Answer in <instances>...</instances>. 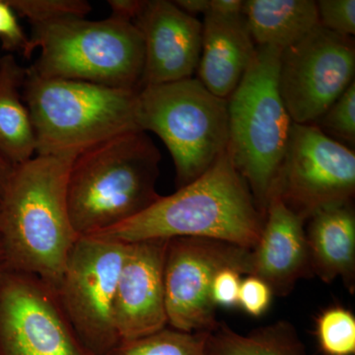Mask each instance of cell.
<instances>
[{
	"label": "cell",
	"mask_w": 355,
	"mask_h": 355,
	"mask_svg": "<svg viewBox=\"0 0 355 355\" xmlns=\"http://www.w3.org/2000/svg\"><path fill=\"white\" fill-rule=\"evenodd\" d=\"M169 240L127 244L114 302L120 342L153 335L168 327L164 265Z\"/></svg>",
	"instance_id": "13"
},
{
	"label": "cell",
	"mask_w": 355,
	"mask_h": 355,
	"mask_svg": "<svg viewBox=\"0 0 355 355\" xmlns=\"http://www.w3.org/2000/svg\"><path fill=\"white\" fill-rule=\"evenodd\" d=\"M316 336L324 355H354V313L342 306L327 308L317 318Z\"/></svg>",
	"instance_id": "22"
},
{
	"label": "cell",
	"mask_w": 355,
	"mask_h": 355,
	"mask_svg": "<svg viewBox=\"0 0 355 355\" xmlns=\"http://www.w3.org/2000/svg\"><path fill=\"white\" fill-rule=\"evenodd\" d=\"M26 74L13 53L0 58V153L14 166L36 155V135L23 98Z\"/></svg>",
	"instance_id": "19"
},
{
	"label": "cell",
	"mask_w": 355,
	"mask_h": 355,
	"mask_svg": "<svg viewBox=\"0 0 355 355\" xmlns=\"http://www.w3.org/2000/svg\"><path fill=\"white\" fill-rule=\"evenodd\" d=\"M207 347L209 355H306L297 329L286 320L254 329L247 335L219 323L209 333Z\"/></svg>",
	"instance_id": "20"
},
{
	"label": "cell",
	"mask_w": 355,
	"mask_h": 355,
	"mask_svg": "<svg viewBox=\"0 0 355 355\" xmlns=\"http://www.w3.org/2000/svg\"><path fill=\"white\" fill-rule=\"evenodd\" d=\"M280 53L275 46H257L249 69L227 100L228 151L263 216L293 123L279 94Z\"/></svg>",
	"instance_id": "6"
},
{
	"label": "cell",
	"mask_w": 355,
	"mask_h": 355,
	"mask_svg": "<svg viewBox=\"0 0 355 355\" xmlns=\"http://www.w3.org/2000/svg\"><path fill=\"white\" fill-rule=\"evenodd\" d=\"M137 120L171 154L178 189L198 179L228 147L227 100L193 77L140 89Z\"/></svg>",
	"instance_id": "7"
},
{
	"label": "cell",
	"mask_w": 355,
	"mask_h": 355,
	"mask_svg": "<svg viewBox=\"0 0 355 355\" xmlns=\"http://www.w3.org/2000/svg\"><path fill=\"white\" fill-rule=\"evenodd\" d=\"M139 91L43 78L27 69L23 98L36 135V154L76 157L121 133L141 130Z\"/></svg>",
	"instance_id": "4"
},
{
	"label": "cell",
	"mask_w": 355,
	"mask_h": 355,
	"mask_svg": "<svg viewBox=\"0 0 355 355\" xmlns=\"http://www.w3.org/2000/svg\"><path fill=\"white\" fill-rule=\"evenodd\" d=\"M331 139L354 148L355 146V83L314 123Z\"/></svg>",
	"instance_id": "24"
},
{
	"label": "cell",
	"mask_w": 355,
	"mask_h": 355,
	"mask_svg": "<svg viewBox=\"0 0 355 355\" xmlns=\"http://www.w3.org/2000/svg\"><path fill=\"white\" fill-rule=\"evenodd\" d=\"M273 296V292L266 282L256 275H248L242 279L240 286L238 307L250 316L259 318L270 309Z\"/></svg>",
	"instance_id": "26"
},
{
	"label": "cell",
	"mask_w": 355,
	"mask_h": 355,
	"mask_svg": "<svg viewBox=\"0 0 355 355\" xmlns=\"http://www.w3.org/2000/svg\"><path fill=\"white\" fill-rule=\"evenodd\" d=\"M125 249V243L79 237L55 288L65 317L92 355H107L121 343L114 302Z\"/></svg>",
	"instance_id": "8"
},
{
	"label": "cell",
	"mask_w": 355,
	"mask_h": 355,
	"mask_svg": "<svg viewBox=\"0 0 355 355\" xmlns=\"http://www.w3.org/2000/svg\"><path fill=\"white\" fill-rule=\"evenodd\" d=\"M160 151L144 130L121 133L78 154L67 183L76 234H97L153 205L160 197Z\"/></svg>",
	"instance_id": "3"
},
{
	"label": "cell",
	"mask_w": 355,
	"mask_h": 355,
	"mask_svg": "<svg viewBox=\"0 0 355 355\" xmlns=\"http://www.w3.org/2000/svg\"><path fill=\"white\" fill-rule=\"evenodd\" d=\"M265 216L227 149L202 175L139 216L92 237L130 244L179 237L220 240L253 250ZM87 237V236H86Z\"/></svg>",
	"instance_id": "2"
},
{
	"label": "cell",
	"mask_w": 355,
	"mask_h": 355,
	"mask_svg": "<svg viewBox=\"0 0 355 355\" xmlns=\"http://www.w3.org/2000/svg\"><path fill=\"white\" fill-rule=\"evenodd\" d=\"M355 44L315 28L280 53L279 94L294 123H314L354 83Z\"/></svg>",
	"instance_id": "11"
},
{
	"label": "cell",
	"mask_w": 355,
	"mask_h": 355,
	"mask_svg": "<svg viewBox=\"0 0 355 355\" xmlns=\"http://www.w3.org/2000/svg\"><path fill=\"white\" fill-rule=\"evenodd\" d=\"M305 223L279 198H270L252 258L253 275L266 282L273 295L286 297L299 280L314 277Z\"/></svg>",
	"instance_id": "15"
},
{
	"label": "cell",
	"mask_w": 355,
	"mask_h": 355,
	"mask_svg": "<svg viewBox=\"0 0 355 355\" xmlns=\"http://www.w3.org/2000/svg\"><path fill=\"white\" fill-rule=\"evenodd\" d=\"M354 193V149L314 123H292L270 198H279L306 222L320 210L352 202Z\"/></svg>",
	"instance_id": "9"
},
{
	"label": "cell",
	"mask_w": 355,
	"mask_h": 355,
	"mask_svg": "<svg viewBox=\"0 0 355 355\" xmlns=\"http://www.w3.org/2000/svg\"><path fill=\"white\" fill-rule=\"evenodd\" d=\"M242 0H210L207 13L219 16H238L243 14Z\"/></svg>",
	"instance_id": "30"
},
{
	"label": "cell",
	"mask_w": 355,
	"mask_h": 355,
	"mask_svg": "<svg viewBox=\"0 0 355 355\" xmlns=\"http://www.w3.org/2000/svg\"><path fill=\"white\" fill-rule=\"evenodd\" d=\"M0 41L7 53L24 51L28 43V36H26L18 22L17 15L6 0H0Z\"/></svg>",
	"instance_id": "28"
},
{
	"label": "cell",
	"mask_w": 355,
	"mask_h": 355,
	"mask_svg": "<svg viewBox=\"0 0 355 355\" xmlns=\"http://www.w3.org/2000/svg\"><path fill=\"white\" fill-rule=\"evenodd\" d=\"M256 50L243 14H205L198 80L212 94L228 100L241 83Z\"/></svg>",
	"instance_id": "16"
},
{
	"label": "cell",
	"mask_w": 355,
	"mask_h": 355,
	"mask_svg": "<svg viewBox=\"0 0 355 355\" xmlns=\"http://www.w3.org/2000/svg\"><path fill=\"white\" fill-rule=\"evenodd\" d=\"M15 166L8 160L1 153H0V202L3 198L4 193L7 188L10 178L12 176Z\"/></svg>",
	"instance_id": "32"
},
{
	"label": "cell",
	"mask_w": 355,
	"mask_h": 355,
	"mask_svg": "<svg viewBox=\"0 0 355 355\" xmlns=\"http://www.w3.org/2000/svg\"><path fill=\"white\" fill-rule=\"evenodd\" d=\"M76 157L36 155L15 166L0 202V266L57 288L79 236L67 202Z\"/></svg>",
	"instance_id": "1"
},
{
	"label": "cell",
	"mask_w": 355,
	"mask_h": 355,
	"mask_svg": "<svg viewBox=\"0 0 355 355\" xmlns=\"http://www.w3.org/2000/svg\"><path fill=\"white\" fill-rule=\"evenodd\" d=\"M209 335L166 327L139 340L121 342L107 355H209Z\"/></svg>",
	"instance_id": "21"
},
{
	"label": "cell",
	"mask_w": 355,
	"mask_h": 355,
	"mask_svg": "<svg viewBox=\"0 0 355 355\" xmlns=\"http://www.w3.org/2000/svg\"><path fill=\"white\" fill-rule=\"evenodd\" d=\"M133 24L144 48L140 89L193 77L200 62L202 22L173 1L146 0Z\"/></svg>",
	"instance_id": "14"
},
{
	"label": "cell",
	"mask_w": 355,
	"mask_h": 355,
	"mask_svg": "<svg viewBox=\"0 0 355 355\" xmlns=\"http://www.w3.org/2000/svg\"><path fill=\"white\" fill-rule=\"evenodd\" d=\"M243 17L256 46L284 50L320 25L313 0H246Z\"/></svg>",
	"instance_id": "18"
},
{
	"label": "cell",
	"mask_w": 355,
	"mask_h": 355,
	"mask_svg": "<svg viewBox=\"0 0 355 355\" xmlns=\"http://www.w3.org/2000/svg\"><path fill=\"white\" fill-rule=\"evenodd\" d=\"M0 355H92L72 329L53 287L0 266Z\"/></svg>",
	"instance_id": "12"
},
{
	"label": "cell",
	"mask_w": 355,
	"mask_h": 355,
	"mask_svg": "<svg viewBox=\"0 0 355 355\" xmlns=\"http://www.w3.org/2000/svg\"><path fill=\"white\" fill-rule=\"evenodd\" d=\"M210 0H176L175 4L184 13L196 17L198 14L205 15L209 10Z\"/></svg>",
	"instance_id": "31"
},
{
	"label": "cell",
	"mask_w": 355,
	"mask_h": 355,
	"mask_svg": "<svg viewBox=\"0 0 355 355\" xmlns=\"http://www.w3.org/2000/svg\"><path fill=\"white\" fill-rule=\"evenodd\" d=\"M146 2V0H109L111 8L110 17L133 23L144 9Z\"/></svg>",
	"instance_id": "29"
},
{
	"label": "cell",
	"mask_w": 355,
	"mask_h": 355,
	"mask_svg": "<svg viewBox=\"0 0 355 355\" xmlns=\"http://www.w3.org/2000/svg\"><path fill=\"white\" fill-rule=\"evenodd\" d=\"M316 6L322 27L340 36H354V0H320Z\"/></svg>",
	"instance_id": "25"
},
{
	"label": "cell",
	"mask_w": 355,
	"mask_h": 355,
	"mask_svg": "<svg viewBox=\"0 0 355 355\" xmlns=\"http://www.w3.org/2000/svg\"><path fill=\"white\" fill-rule=\"evenodd\" d=\"M306 222L313 275L324 284L340 279L354 294L355 212L352 202L320 210Z\"/></svg>",
	"instance_id": "17"
},
{
	"label": "cell",
	"mask_w": 355,
	"mask_h": 355,
	"mask_svg": "<svg viewBox=\"0 0 355 355\" xmlns=\"http://www.w3.org/2000/svg\"><path fill=\"white\" fill-rule=\"evenodd\" d=\"M253 275L252 250L220 240L179 237L168 241L164 288L168 327L187 333L216 330L212 282L223 268Z\"/></svg>",
	"instance_id": "10"
},
{
	"label": "cell",
	"mask_w": 355,
	"mask_h": 355,
	"mask_svg": "<svg viewBox=\"0 0 355 355\" xmlns=\"http://www.w3.org/2000/svg\"><path fill=\"white\" fill-rule=\"evenodd\" d=\"M242 273L234 268H223L212 282L211 298L216 307H238Z\"/></svg>",
	"instance_id": "27"
},
{
	"label": "cell",
	"mask_w": 355,
	"mask_h": 355,
	"mask_svg": "<svg viewBox=\"0 0 355 355\" xmlns=\"http://www.w3.org/2000/svg\"><path fill=\"white\" fill-rule=\"evenodd\" d=\"M16 15L33 26L48 24L65 18H85L92 10L85 0H6Z\"/></svg>",
	"instance_id": "23"
},
{
	"label": "cell",
	"mask_w": 355,
	"mask_h": 355,
	"mask_svg": "<svg viewBox=\"0 0 355 355\" xmlns=\"http://www.w3.org/2000/svg\"><path fill=\"white\" fill-rule=\"evenodd\" d=\"M38 50V58L28 69L43 78L140 89L144 42L132 22L65 18L33 26L22 53L30 58Z\"/></svg>",
	"instance_id": "5"
}]
</instances>
